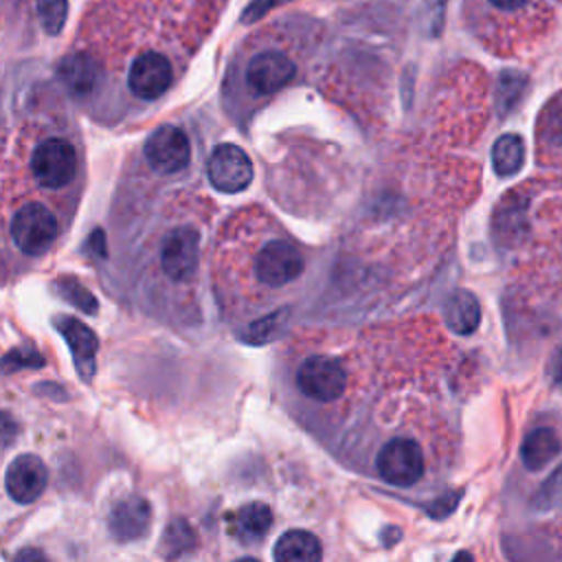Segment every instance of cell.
<instances>
[{
    "label": "cell",
    "instance_id": "cell-25",
    "mask_svg": "<svg viewBox=\"0 0 562 562\" xmlns=\"http://www.w3.org/2000/svg\"><path fill=\"white\" fill-rule=\"evenodd\" d=\"M551 373H553L555 382L562 384V349L558 351V356H555V360H553V364H551Z\"/></svg>",
    "mask_w": 562,
    "mask_h": 562
},
{
    "label": "cell",
    "instance_id": "cell-22",
    "mask_svg": "<svg viewBox=\"0 0 562 562\" xmlns=\"http://www.w3.org/2000/svg\"><path fill=\"white\" fill-rule=\"evenodd\" d=\"M533 503L538 509H562V465H558L542 483Z\"/></svg>",
    "mask_w": 562,
    "mask_h": 562
},
{
    "label": "cell",
    "instance_id": "cell-10",
    "mask_svg": "<svg viewBox=\"0 0 562 562\" xmlns=\"http://www.w3.org/2000/svg\"><path fill=\"white\" fill-rule=\"evenodd\" d=\"M171 79H173V72H171L169 59L156 50L140 53L132 61L130 75H127L130 90L140 99H158L160 94L167 92V88L171 86Z\"/></svg>",
    "mask_w": 562,
    "mask_h": 562
},
{
    "label": "cell",
    "instance_id": "cell-3",
    "mask_svg": "<svg viewBox=\"0 0 562 562\" xmlns=\"http://www.w3.org/2000/svg\"><path fill=\"white\" fill-rule=\"evenodd\" d=\"M375 468L386 483L397 487H408L417 483L424 474L422 448L413 439L395 437L380 448Z\"/></svg>",
    "mask_w": 562,
    "mask_h": 562
},
{
    "label": "cell",
    "instance_id": "cell-15",
    "mask_svg": "<svg viewBox=\"0 0 562 562\" xmlns=\"http://www.w3.org/2000/svg\"><path fill=\"white\" fill-rule=\"evenodd\" d=\"M277 562H316L323 555L321 542L314 533L305 529L285 531L272 551Z\"/></svg>",
    "mask_w": 562,
    "mask_h": 562
},
{
    "label": "cell",
    "instance_id": "cell-24",
    "mask_svg": "<svg viewBox=\"0 0 562 562\" xmlns=\"http://www.w3.org/2000/svg\"><path fill=\"white\" fill-rule=\"evenodd\" d=\"M494 7L498 9H520L525 7L529 0H490Z\"/></svg>",
    "mask_w": 562,
    "mask_h": 562
},
{
    "label": "cell",
    "instance_id": "cell-9",
    "mask_svg": "<svg viewBox=\"0 0 562 562\" xmlns=\"http://www.w3.org/2000/svg\"><path fill=\"white\" fill-rule=\"evenodd\" d=\"M296 72L294 61L281 50L257 53L246 68V83L257 94H272L288 86Z\"/></svg>",
    "mask_w": 562,
    "mask_h": 562
},
{
    "label": "cell",
    "instance_id": "cell-21",
    "mask_svg": "<svg viewBox=\"0 0 562 562\" xmlns=\"http://www.w3.org/2000/svg\"><path fill=\"white\" fill-rule=\"evenodd\" d=\"M40 22L48 35L61 33L68 13V0H35Z\"/></svg>",
    "mask_w": 562,
    "mask_h": 562
},
{
    "label": "cell",
    "instance_id": "cell-20",
    "mask_svg": "<svg viewBox=\"0 0 562 562\" xmlns=\"http://www.w3.org/2000/svg\"><path fill=\"white\" fill-rule=\"evenodd\" d=\"M525 86H527V77L522 72L505 70L501 75L498 90H496V105H498L501 114L509 112L520 101V97L525 92Z\"/></svg>",
    "mask_w": 562,
    "mask_h": 562
},
{
    "label": "cell",
    "instance_id": "cell-7",
    "mask_svg": "<svg viewBox=\"0 0 562 562\" xmlns=\"http://www.w3.org/2000/svg\"><path fill=\"white\" fill-rule=\"evenodd\" d=\"M160 263L169 279L189 281L200 263V233L191 226L173 228L162 239Z\"/></svg>",
    "mask_w": 562,
    "mask_h": 562
},
{
    "label": "cell",
    "instance_id": "cell-12",
    "mask_svg": "<svg viewBox=\"0 0 562 562\" xmlns=\"http://www.w3.org/2000/svg\"><path fill=\"white\" fill-rule=\"evenodd\" d=\"M149 505L140 496H130L114 505L110 514V531L116 540H136L140 538L149 527Z\"/></svg>",
    "mask_w": 562,
    "mask_h": 562
},
{
    "label": "cell",
    "instance_id": "cell-8",
    "mask_svg": "<svg viewBox=\"0 0 562 562\" xmlns=\"http://www.w3.org/2000/svg\"><path fill=\"white\" fill-rule=\"evenodd\" d=\"M145 156L158 173H176L187 167L191 145L187 134L176 125H162L154 130L145 143Z\"/></svg>",
    "mask_w": 562,
    "mask_h": 562
},
{
    "label": "cell",
    "instance_id": "cell-2",
    "mask_svg": "<svg viewBox=\"0 0 562 562\" xmlns=\"http://www.w3.org/2000/svg\"><path fill=\"white\" fill-rule=\"evenodd\" d=\"M59 233L57 217L40 202L20 209L11 220V237L26 255H42Z\"/></svg>",
    "mask_w": 562,
    "mask_h": 562
},
{
    "label": "cell",
    "instance_id": "cell-16",
    "mask_svg": "<svg viewBox=\"0 0 562 562\" xmlns=\"http://www.w3.org/2000/svg\"><path fill=\"white\" fill-rule=\"evenodd\" d=\"M59 77L72 94H88L99 81V66L88 53H72L61 59Z\"/></svg>",
    "mask_w": 562,
    "mask_h": 562
},
{
    "label": "cell",
    "instance_id": "cell-1",
    "mask_svg": "<svg viewBox=\"0 0 562 562\" xmlns=\"http://www.w3.org/2000/svg\"><path fill=\"white\" fill-rule=\"evenodd\" d=\"M31 171L46 189H61L77 173V149L66 138H46L31 156Z\"/></svg>",
    "mask_w": 562,
    "mask_h": 562
},
{
    "label": "cell",
    "instance_id": "cell-19",
    "mask_svg": "<svg viewBox=\"0 0 562 562\" xmlns=\"http://www.w3.org/2000/svg\"><path fill=\"white\" fill-rule=\"evenodd\" d=\"M525 162V140L518 134H503L492 147V167L496 176L507 178L520 171Z\"/></svg>",
    "mask_w": 562,
    "mask_h": 562
},
{
    "label": "cell",
    "instance_id": "cell-5",
    "mask_svg": "<svg viewBox=\"0 0 562 562\" xmlns=\"http://www.w3.org/2000/svg\"><path fill=\"white\" fill-rule=\"evenodd\" d=\"M206 173L217 191L239 193L252 182V162L241 147L222 143L211 151Z\"/></svg>",
    "mask_w": 562,
    "mask_h": 562
},
{
    "label": "cell",
    "instance_id": "cell-17",
    "mask_svg": "<svg viewBox=\"0 0 562 562\" xmlns=\"http://www.w3.org/2000/svg\"><path fill=\"white\" fill-rule=\"evenodd\" d=\"M560 452V439L555 435V430L547 428V426H540V428H533L522 446H520V457H522V463L527 470L531 472H538L542 470L553 457H558Z\"/></svg>",
    "mask_w": 562,
    "mask_h": 562
},
{
    "label": "cell",
    "instance_id": "cell-14",
    "mask_svg": "<svg viewBox=\"0 0 562 562\" xmlns=\"http://www.w3.org/2000/svg\"><path fill=\"white\" fill-rule=\"evenodd\" d=\"M57 327L61 329L68 347L72 349L79 371L83 373V378H90V373L94 369V351H97V338H94L92 329L86 327L83 323H79L77 318H61L57 323Z\"/></svg>",
    "mask_w": 562,
    "mask_h": 562
},
{
    "label": "cell",
    "instance_id": "cell-4",
    "mask_svg": "<svg viewBox=\"0 0 562 562\" xmlns=\"http://www.w3.org/2000/svg\"><path fill=\"white\" fill-rule=\"evenodd\" d=\"M296 384L316 402H334L342 395L347 375L336 358L310 356L296 371Z\"/></svg>",
    "mask_w": 562,
    "mask_h": 562
},
{
    "label": "cell",
    "instance_id": "cell-13",
    "mask_svg": "<svg viewBox=\"0 0 562 562\" xmlns=\"http://www.w3.org/2000/svg\"><path fill=\"white\" fill-rule=\"evenodd\" d=\"M443 321L459 336L472 334L481 323V305L476 296L468 290H454L443 305Z\"/></svg>",
    "mask_w": 562,
    "mask_h": 562
},
{
    "label": "cell",
    "instance_id": "cell-18",
    "mask_svg": "<svg viewBox=\"0 0 562 562\" xmlns=\"http://www.w3.org/2000/svg\"><path fill=\"white\" fill-rule=\"evenodd\" d=\"M272 525V512L266 503H248L237 509L235 516V533L241 542L252 544L259 542Z\"/></svg>",
    "mask_w": 562,
    "mask_h": 562
},
{
    "label": "cell",
    "instance_id": "cell-6",
    "mask_svg": "<svg viewBox=\"0 0 562 562\" xmlns=\"http://www.w3.org/2000/svg\"><path fill=\"white\" fill-rule=\"evenodd\" d=\"M305 268L301 250L285 241V239H274L266 244L255 259V274L263 285L270 288H281L294 281Z\"/></svg>",
    "mask_w": 562,
    "mask_h": 562
},
{
    "label": "cell",
    "instance_id": "cell-23",
    "mask_svg": "<svg viewBox=\"0 0 562 562\" xmlns=\"http://www.w3.org/2000/svg\"><path fill=\"white\" fill-rule=\"evenodd\" d=\"M279 2H283V0H252L248 7H246V11H244V15H241V22H255V20H259L263 13H268L274 4H279Z\"/></svg>",
    "mask_w": 562,
    "mask_h": 562
},
{
    "label": "cell",
    "instance_id": "cell-11",
    "mask_svg": "<svg viewBox=\"0 0 562 562\" xmlns=\"http://www.w3.org/2000/svg\"><path fill=\"white\" fill-rule=\"evenodd\" d=\"M46 465L35 454H18L4 474V487L15 503H33L46 487Z\"/></svg>",
    "mask_w": 562,
    "mask_h": 562
}]
</instances>
